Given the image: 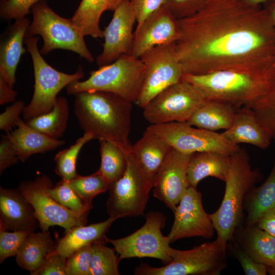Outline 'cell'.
Here are the masks:
<instances>
[{"label":"cell","mask_w":275,"mask_h":275,"mask_svg":"<svg viewBox=\"0 0 275 275\" xmlns=\"http://www.w3.org/2000/svg\"><path fill=\"white\" fill-rule=\"evenodd\" d=\"M146 130L163 140L174 149L185 153L214 152L230 156L240 149L238 145L228 140L221 133L195 128L187 122L150 124Z\"/></svg>","instance_id":"13"},{"label":"cell","mask_w":275,"mask_h":275,"mask_svg":"<svg viewBox=\"0 0 275 275\" xmlns=\"http://www.w3.org/2000/svg\"><path fill=\"white\" fill-rule=\"evenodd\" d=\"M31 22L26 17L15 20L5 31L0 43V76L13 88L16 71L21 56L28 50L23 44L26 30Z\"/></svg>","instance_id":"20"},{"label":"cell","mask_w":275,"mask_h":275,"mask_svg":"<svg viewBox=\"0 0 275 275\" xmlns=\"http://www.w3.org/2000/svg\"><path fill=\"white\" fill-rule=\"evenodd\" d=\"M227 247L229 249L239 262L245 274L266 275L267 274L266 265L256 261L233 239L231 238L228 241Z\"/></svg>","instance_id":"39"},{"label":"cell","mask_w":275,"mask_h":275,"mask_svg":"<svg viewBox=\"0 0 275 275\" xmlns=\"http://www.w3.org/2000/svg\"><path fill=\"white\" fill-rule=\"evenodd\" d=\"M38 37L25 34L24 43L33 61L35 84L32 98L22 113L25 121L50 112L59 93L72 82L82 78L85 75L81 65L73 74L53 68L43 58L38 48Z\"/></svg>","instance_id":"6"},{"label":"cell","mask_w":275,"mask_h":275,"mask_svg":"<svg viewBox=\"0 0 275 275\" xmlns=\"http://www.w3.org/2000/svg\"><path fill=\"white\" fill-rule=\"evenodd\" d=\"M100 173L111 183L120 178L127 166V155L118 146L105 140H99Z\"/></svg>","instance_id":"32"},{"label":"cell","mask_w":275,"mask_h":275,"mask_svg":"<svg viewBox=\"0 0 275 275\" xmlns=\"http://www.w3.org/2000/svg\"><path fill=\"white\" fill-rule=\"evenodd\" d=\"M25 106L24 102L21 100L15 101L7 106L0 115V129L8 133L17 127Z\"/></svg>","instance_id":"42"},{"label":"cell","mask_w":275,"mask_h":275,"mask_svg":"<svg viewBox=\"0 0 275 275\" xmlns=\"http://www.w3.org/2000/svg\"><path fill=\"white\" fill-rule=\"evenodd\" d=\"M127 157L125 172L111 183L106 204L109 216L117 219L144 215L154 183L132 151Z\"/></svg>","instance_id":"9"},{"label":"cell","mask_w":275,"mask_h":275,"mask_svg":"<svg viewBox=\"0 0 275 275\" xmlns=\"http://www.w3.org/2000/svg\"><path fill=\"white\" fill-rule=\"evenodd\" d=\"M145 223L137 231L126 237L111 239L120 260L131 258H153L166 264L172 260L174 249L170 245L168 236L163 235L161 229L166 225L167 217L163 213L151 211L145 215Z\"/></svg>","instance_id":"11"},{"label":"cell","mask_w":275,"mask_h":275,"mask_svg":"<svg viewBox=\"0 0 275 275\" xmlns=\"http://www.w3.org/2000/svg\"><path fill=\"white\" fill-rule=\"evenodd\" d=\"M227 243L218 238L190 250L174 249L172 260L155 267L141 263L134 270L137 275H218L227 266Z\"/></svg>","instance_id":"8"},{"label":"cell","mask_w":275,"mask_h":275,"mask_svg":"<svg viewBox=\"0 0 275 275\" xmlns=\"http://www.w3.org/2000/svg\"><path fill=\"white\" fill-rule=\"evenodd\" d=\"M17 155L24 162L31 156L53 150L66 143L65 141L50 137L29 126L20 119L17 128L7 133Z\"/></svg>","instance_id":"24"},{"label":"cell","mask_w":275,"mask_h":275,"mask_svg":"<svg viewBox=\"0 0 275 275\" xmlns=\"http://www.w3.org/2000/svg\"><path fill=\"white\" fill-rule=\"evenodd\" d=\"M179 21L176 48L184 74L229 70L264 76L275 61V27L260 5L206 0Z\"/></svg>","instance_id":"1"},{"label":"cell","mask_w":275,"mask_h":275,"mask_svg":"<svg viewBox=\"0 0 275 275\" xmlns=\"http://www.w3.org/2000/svg\"><path fill=\"white\" fill-rule=\"evenodd\" d=\"M245 2L254 5H260L261 4L265 3L272 0H244Z\"/></svg>","instance_id":"49"},{"label":"cell","mask_w":275,"mask_h":275,"mask_svg":"<svg viewBox=\"0 0 275 275\" xmlns=\"http://www.w3.org/2000/svg\"><path fill=\"white\" fill-rule=\"evenodd\" d=\"M52 186L51 179L43 175L34 180L22 182L17 188L33 205L41 231H47L50 227L58 226L66 233L75 226L85 225L90 211H75L60 204L47 192Z\"/></svg>","instance_id":"12"},{"label":"cell","mask_w":275,"mask_h":275,"mask_svg":"<svg viewBox=\"0 0 275 275\" xmlns=\"http://www.w3.org/2000/svg\"><path fill=\"white\" fill-rule=\"evenodd\" d=\"M31 232H8L0 228V263L9 257L16 256L23 241Z\"/></svg>","instance_id":"38"},{"label":"cell","mask_w":275,"mask_h":275,"mask_svg":"<svg viewBox=\"0 0 275 275\" xmlns=\"http://www.w3.org/2000/svg\"><path fill=\"white\" fill-rule=\"evenodd\" d=\"M20 159L8 135H1L0 142V175L8 168L17 164Z\"/></svg>","instance_id":"44"},{"label":"cell","mask_w":275,"mask_h":275,"mask_svg":"<svg viewBox=\"0 0 275 275\" xmlns=\"http://www.w3.org/2000/svg\"><path fill=\"white\" fill-rule=\"evenodd\" d=\"M90 74L86 80L68 85L67 93L74 95L85 91L106 92L133 103L136 102L142 86L145 66L140 58L123 54Z\"/></svg>","instance_id":"4"},{"label":"cell","mask_w":275,"mask_h":275,"mask_svg":"<svg viewBox=\"0 0 275 275\" xmlns=\"http://www.w3.org/2000/svg\"><path fill=\"white\" fill-rule=\"evenodd\" d=\"M135 21L136 15L130 0H123L114 11L110 22L103 30V50L96 60L99 67L113 62L123 54H130Z\"/></svg>","instance_id":"16"},{"label":"cell","mask_w":275,"mask_h":275,"mask_svg":"<svg viewBox=\"0 0 275 275\" xmlns=\"http://www.w3.org/2000/svg\"><path fill=\"white\" fill-rule=\"evenodd\" d=\"M115 249L103 243L93 244L90 275H119L120 259Z\"/></svg>","instance_id":"35"},{"label":"cell","mask_w":275,"mask_h":275,"mask_svg":"<svg viewBox=\"0 0 275 275\" xmlns=\"http://www.w3.org/2000/svg\"><path fill=\"white\" fill-rule=\"evenodd\" d=\"M230 167V156L214 152L194 153L187 169L189 185L196 188L199 182L207 177L225 181Z\"/></svg>","instance_id":"25"},{"label":"cell","mask_w":275,"mask_h":275,"mask_svg":"<svg viewBox=\"0 0 275 275\" xmlns=\"http://www.w3.org/2000/svg\"><path fill=\"white\" fill-rule=\"evenodd\" d=\"M173 148L155 134L146 130L132 147L135 155L146 172L154 178Z\"/></svg>","instance_id":"28"},{"label":"cell","mask_w":275,"mask_h":275,"mask_svg":"<svg viewBox=\"0 0 275 275\" xmlns=\"http://www.w3.org/2000/svg\"><path fill=\"white\" fill-rule=\"evenodd\" d=\"M208 100L200 89L182 79L153 98L143 108V116L150 124L186 122Z\"/></svg>","instance_id":"10"},{"label":"cell","mask_w":275,"mask_h":275,"mask_svg":"<svg viewBox=\"0 0 275 275\" xmlns=\"http://www.w3.org/2000/svg\"><path fill=\"white\" fill-rule=\"evenodd\" d=\"M93 139L91 134L84 133L74 144L57 153L54 157L56 163L54 172L61 178V180L69 181L78 176L76 169L78 155L82 147Z\"/></svg>","instance_id":"33"},{"label":"cell","mask_w":275,"mask_h":275,"mask_svg":"<svg viewBox=\"0 0 275 275\" xmlns=\"http://www.w3.org/2000/svg\"><path fill=\"white\" fill-rule=\"evenodd\" d=\"M232 239L257 262L275 267V237L256 224L240 225Z\"/></svg>","instance_id":"22"},{"label":"cell","mask_w":275,"mask_h":275,"mask_svg":"<svg viewBox=\"0 0 275 275\" xmlns=\"http://www.w3.org/2000/svg\"><path fill=\"white\" fill-rule=\"evenodd\" d=\"M275 206V158L270 173L260 186L254 187L246 195L243 208L245 212V226L256 224L262 214Z\"/></svg>","instance_id":"30"},{"label":"cell","mask_w":275,"mask_h":275,"mask_svg":"<svg viewBox=\"0 0 275 275\" xmlns=\"http://www.w3.org/2000/svg\"><path fill=\"white\" fill-rule=\"evenodd\" d=\"M66 261V259L54 251L49 255L40 268L30 274L32 275H67Z\"/></svg>","instance_id":"43"},{"label":"cell","mask_w":275,"mask_h":275,"mask_svg":"<svg viewBox=\"0 0 275 275\" xmlns=\"http://www.w3.org/2000/svg\"><path fill=\"white\" fill-rule=\"evenodd\" d=\"M65 182L85 202L89 204H92L93 199L98 195L108 190L111 184L99 170L86 176L78 175L73 180Z\"/></svg>","instance_id":"34"},{"label":"cell","mask_w":275,"mask_h":275,"mask_svg":"<svg viewBox=\"0 0 275 275\" xmlns=\"http://www.w3.org/2000/svg\"><path fill=\"white\" fill-rule=\"evenodd\" d=\"M221 134L235 144H249L262 149L267 148L271 141L254 113L246 106L237 110L232 125Z\"/></svg>","instance_id":"21"},{"label":"cell","mask_w":275,"mask_h":275,"mask_svg":"<svg viewBox=\"0 0 275 275\" xmlns=\"http://www.w3.org/2000/svg\"><path fill=\"white\" fill-rule=\"evenodd\" d=\"M135 12L138 24L146 17L161 8L165 0H130Z\"/></svg>","instance_id":"45"},{"label":"cell","mask_w":275,"mask_h":275,"mask_svg":"<svg viewBox=\"0 0 275 275\" xmlns=\"http://www.w3.org/2000/svg\"><path fill=\"white\" fill-rule=\"evenodd\" d=\"M238 109L226 103L209 100L186 122L191 126L212 131L226 130L232 125Z\"/></svg>","instance_id":"29"},{"label":"cell","mask_w":275,"mask_h":275,"mask_svg":"<svg viewBox=\"0 0 275 275\" xmlns=\"http://www.w3.org/2000/svg\"><path fill=\"white\" fill-rule=\"evenodd\" d=\"M256 225L275 237V206L264 212L259 218Z\"/></svg>","instance_id":"46"},{"label":"cell","mask_w":275,"mask_h":275,"mask_svg":"<svg viewBox=\"0 0 275 275\" xmlns=\"http://www.w3.org/2000/svg\"><path fill=\"white\" fill-rule=\"evenodd\" d=\"M206 0H165L166 7L178 20L189 17L198 12Z\"/></svg>","instance_id":"41"},{"label":"cell","mask_w":275,"mask_h":275,"mask_svg":"<svg viewBox=\"0 0 275 275\" xmlns=\"http://www.w3.org/2000/svg\"><path fill=\"white\" fill-rule=\"evenodd\" d=\"M181 34L179 20L162 6L137 24L130 54L140 58L155 46L176 43Z\"/></svg>","instance_id":"18"},{"label":"cell","mask_w":275,"mask_h":275,"mask_svg":"<svg viewBox=\"0 0 275 275\" xmlns=\"http://www.w3.org/2000/svg\"><path fill=\"white\" fill-rule=\"evenodd\" d=\"M193 154L173 148L154 177L153 196L173 211L189 186L187 172Z\"/></svg>","instance_id":"17"},{"label":"cell","mask_w":275,"mask_h":275,"mask_svg":"<svg viewBox=\"0 0 275 275\" xmlns=\"http://www.w3.org/2000/svg\"><path fill=\"white\" fill-rule=\"evenodd\" d=\"M117 218L109 216L102 222L89 226H75L56 243L54 252L66 259L76 251L90 244L106 243V234Z\"/></svg>","instance_id":"23"},{"label":"cell","mask_w":275,"mask_h":275,"mask_svg":"<svg viewBox=\"0 0 275 275\" xmlns=\"http://www.w3.org/2000/svg\"><path fill=\"white\" fill-rule=\"evenodd\" d=\"M182 79L200 89L209 100L239 108L249 106L259 96L264 76L225 70L202 74H184Z\"/></svg>","instance_id":"5"},{"label":"cell","mask_w":275,"mask_h":275,"mask_svg":"<svg viewBox=\"0 0 275 275\" xmlns=\"http://www.w3.org/2000/svg\"><path fill=\"white\" fill-rule=\"evenodd\" d=\"M123 0H81L70 18L82 35L103 38L100 19L106 11H114Z\"/></svg>","instance_id":"26"},{"label":"cell","mask_w":275,"mask_h":275,"mask_svg":"<svg viewBox=\"0 0 275 275\" xmlns=\"http://www.w3.org/2000/svg\"><path fill=\"white\" fill-rule=\"evenodd\" d=\"M265 3H267V4L264 9L269 15L275 27V0H272Z\"/></svg>","instance_id":"48"},{"label":"cell","mask_w":275,"mask_h":275,"mask_svg":"<svg viewBox=\"0 0 275 275\" xmlns=\"http://www.w3.org/2000/svg\"><path fill=\"white\" fill-rule=\"evenodd\" d=\"M39 227L33 205L17 189L0 187V228L34 232Z\"/></svg>","instance_id":"19"},{"label":"cell","mask_w":275,"mask_h":275,"mask_svg":"<svg viewBox=\"0 0 275 275\" xmlns=\"http://www.w3.org/2000/svg\"><path fill=\"white\" fill-rule=\"evenodd\" d=\"M93 244L84 246L72 253L66 261L67 275H90Z\"/></svg>","instance_id":"37"},{"label":"cell","mask_w":275,"mask_h":275,"mask_svg":"<svg viewBox=\"0 0 275 275\" xmlns=\"http://www.w3.org/2000/svg\"><path fill=\"white\" fill-rule=\"evenodd\" d=\"M17 95V92L13 90L5 79L0 76V104L4 105L10 102H14Z\"/></svg>","instance_id":"47"},{"label":"cell","mask_w":275,"mask_h":275,"mask_svg":"<svg viewBox=\"0 0 275 275\" xmlns=\"http://www.w3.org/2000/svg\"><path fill=\"white\" fill-rule=\"evenodd\" d=\"M48 194L63 206L75 211L89 210L92 204L85 202L67 183L61 180L48 189Z\"/></svg>","instance_id":"36"},{"label":"cell","mask_w":275,"mask_h":275,"mask_svg":"<svg viewBox=\"0 0 275 275\" xmlns=\"http://www.w3.org/2000/svg\"><path fill=\"white\" fill-rule=\"evenodd\" d=\"M33 21L26 34L42 37L43 44L40 50L42 55H47L54 49H62L73 51L88 62L94 58L87 47L84 36L81 34L70 18H65L54 12L46 0H40L31 9Z\"/></svg>","instance_id":"7"},{"label":"cell","mask_w":275,"mask_h":275,"mask_svg":"<svg viewBox=\"0 0 275 275\" xmlns=\"http://www.w3.org/2000/svg\"><path fill=\"white\" fill-rule=\"evenodd\" d=\"M69 116L67 99L63 96L58 97L53 109L25 121L29 126L50 137L59 139L65 131Z\"/></svg>","instance_id":"31"},{"label":"cell","mask_w":275,"mask_h":275,"mask_svg":"<svg viewBox=\"0 0 275 275\" xmlns=\"http://www.w3.org/2000/svg\"><path fill=\"white\" fill-rule=\"evenodd\" d=\"M74 96V115L84 133L115 144L126 155L131 152L132 103L103 91H85Z\"/></svg>","instance_id":"2"},{"label":"cell","mask_w":275,"mask_h":275,"mask_svg":"<svg viewBox=\"0 0 275 275\" xmlns=\"http://www.w3.org/2000/svg\"><path fill=\"white\" fill-rule=\"evenodd\" d=\"M173 212L174 222L167 235L170 243L185 238L213 237L215 229L211 215L205 211L202 194L196 188L189 186Z\"/></svg>","instance_id":"15"},{"label":"cell","mask_w":275,"mask_h":275,"mask_svg":"<svg viewBox=\"0 0 275 275\" xmlns=\"http://www.w3.org/2000/svg\"><path fill=\"white\" fill-rule=\"evenodd\" d=\"M261 176L258 169L252 168L244 149L240 148L230 155V167L225 181L222 202L218 209L210 214L217 238L228 243L236 228L242 225L244 199Z\"/></svg>","instance_id":"3"},{"label":"cell","mask_w":275,"mask_h":275,"mask_svg":"<svg viewBox=\"0 0 275 275\" xmlns=\"http://www.w3.org/2000/svg\"><path fill=\"white\" fill-rule=\"evenodd\" d=\"M56 243L48 231L31 232L23 241L16 257V262L30 273L40 268L55 250Z\"/></svg>","instance_id":"27"},{"label":"cell","mask_w":275,"mask_h":275,"mask_svg":"<svg viewBox=\"0 0 275 275\" xmlns=\"http://www.w3.org/2000/svg\"><path fill=\"white\" fill-rule=\"evenodd\" d=\"M40 0H0V16L10 20L25 17L32 7Z\"/></svg>","instance_id":"40"},{"label":"cell","mask_w":275,"mask_h":275,"mask_svg":"<svg viewBox=\"0 0 275 275\" xmlns=\"http://www.w3.org/2000/svg\"><path fill=\"white\" fill-rule=\"evenodd\" d=\"M140 59L145 66V75L135 103L143 108L164 89L181 80L184 73L176 43L155 46Z\"/></svg>","instance_id":"14"},{"label":"cell","mask_w":275,"mask_h":275,"mask_svg":"<svg viewBox=\"0 0 275 275\" xmlns=\"http://www.w3.org/2000/svg\"><path fill=\"white\" fill-rule=\"evenodd\" d=\"M266 266L267 273L271 275H275V267L269 266Z\"/></svg>","instance_id":"50"}]
</instances>
